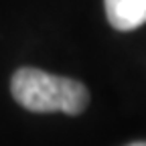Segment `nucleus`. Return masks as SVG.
<instances>
[{
	"mask_svg": "<svg viewBox=\"0 0 146 146\" xmlns=\"http://www.w3.org/2000/svg\"><path fill=\"white\" fill-rule=\"evenodd\" d=\"M10 91L18 106L36 114L63 112L79 116L89 104V91L81 81L53 75L35 67H21L14 71Z\"/></svg>",
	"mask_w": 146,
	"mask_h": 146,
	"instance_id": "nucleus-1",
	"label": "nucleus"
},
{
	"mask_svg": "<svg viewBox=\"0 0 146 146\" xmlns=\"http://www.w3.org/2000/svg\"><path fill=\"white\" fill-rule=\"evenodd\" d=\"M108 23L116 31H134L146 25V0H104Z\"/></svg>",
	"mask_w": 146,
	"mask_h": 146,
	"instance_id": "nucleus-2",
	"label": "nucleus"
},
{
	"mask_svg": "<svg viewBox=\"0 0 146 146\" xmlns=\"http://www.w3.org/2000/svg\"><path fill=\"white\" fill-rule=\"evenodd\" d=\"M128 146H146V142H132V144H128Z\"/></svg>",
	"mask_w": 146,
	"mask_h": 146,
	"instance_id": "nucleus-3",
	"label": "nucleus"
}]
</instances>
